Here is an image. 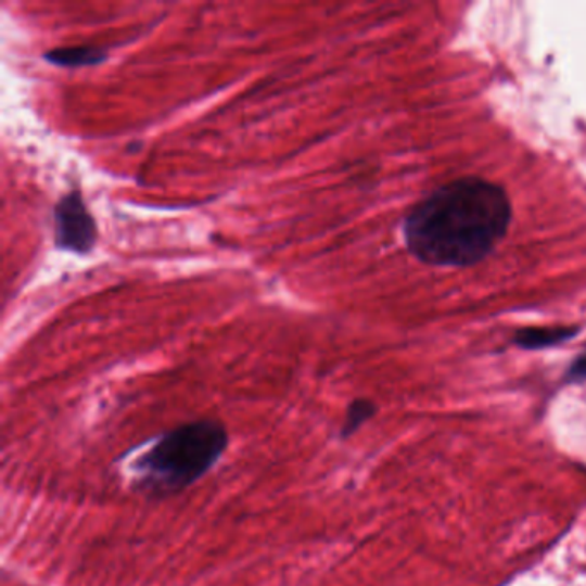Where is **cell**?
Instances as JSON below:
<instances>
[{
  "label": "cell",
  "mask_w": 586,
  "mask_h": 586,
  "mask_svg": "<svg viewBox=\"0 0 586 586\" xmlns=\"http://www.w3.org/2000/svg\"><path fill=\"white\" fill-rule=\"evenodd\" d=\"M511 219V202L499 184L458 179L438 188L408 215L405 240L423 264L470 267L504 240Z\"/></svg>",
  "instance_id": "6da1fadb"
},
{
  "label": "cell",
  "mask_w": 586,
  "mask_h": 586,
  "mask_svg": "<svg viewBox=\"0 0 586 586\" xmlns=\"http://www.w3.org/2000/svg\"><path fill=\"white\" fill-rule=\"evenodd\" d=\"M578 327H530L518 332L514 337L517 346L523 349H545V347L559 346L578 334Z\"/></svg>",
  "instance_id": "5b68a950"
},
{
  "label": "cell",
  "mask_w": 586,
  "mask_h": 586,
  "mask_svg": "<svg viewBox=\"0 0 586 586\" xmlns=\"http://www.w3.org/2000/svg\"><path fill=\"white\" fill-rule=\"evenodd\" d=\"M54 243L59 250L88 255L97 244V224L79 191L64 194L54 208Z\"/></svg>",
  "instance_id": "3957f363"
},
{
  "label": "cell",
  "mask_w": 586,
  "mask_h": 586,
  "mask_svg": "<svg viewBox=\"0 0 586 586\" xmlns=\"http://www.w3.org/2000/svg\"><path fill=\"white\" fill-rule=\"evenodd\" d=\"M565 380L568 382H585L586 380V349L574 359L573 365L568 368V373H565Z\"/></svg>",
  "instance_id": "52a82bcc"
},
{
  "label": "cell",
  "mask_w": 586,
  "mask_h": 586,
  "mask_svg": "<svg viewBox=\"0 0 586 586\" xmlns=\"http://www.w3.org/2000/svg\"><path fill=\"white\" fill-rule=\"evenodd\" d=\"M43 59L52 66L91 67L104 64L109 59V52L102 47H63V49L49 50L43 54Z\"/></svg>",
  "instance_id": "277c9868"
},
{
  "label": "cell",
  "mask_w": 586,
  "mask_h": 586,
  "mask_svg": "<svg viewBox=\"0 0 586 586\" xmlns=\"http://www.w3.org/2000/svg\"><path fill=\"white\" fill-rule=\"evenodd\" d=\"M228 444V430L220 421H191L164 435L140 459L138 470L152 491H182L199 482L219 461Z\"/></svg>",
  "instance_id": "7a4b0ae2"
},
{
  "label": "cell",
  "mask_w": 586,
  "mask_h": 586,
  "mask_svg": "<svg viewBox=\"0 0 586 586\" xmlns=\"http://www.w3.org/2000/svg\"><path fill=\"white\" fill-rule=\"evenodd\" d=\"M375 413L377 406L373 405L372 400H353L349 408H347L346 420H344V426L343 430H341V434H343V437H349V435L355 434L359 426L364 425L365 421L370 420Z\"/></svg>",
  "instance_id": "8992f818"
}]
</instances>
